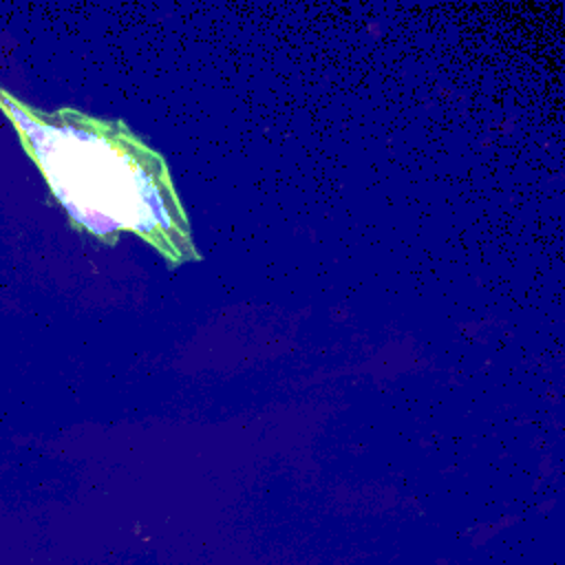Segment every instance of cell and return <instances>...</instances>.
Masks as SVG:
<instances>
[{
  "label": "cell",
  "mask_w": 565,
  "mask_h": 565,
  "mask_svg": "<svg viewBox=\"0 0 565 565\" xmlns=\"http://www.w3.org/2000/svg\"><path fill=\"white\" fill-rule=\"evenodd\" d=\"M31 154L73 221L106 243L141 236L170 267L199 260L163 157L126 124L75 110L35 117L7 102Z\"/></svg>",
  "instance_id": "cell-1"
}]
</instances>
